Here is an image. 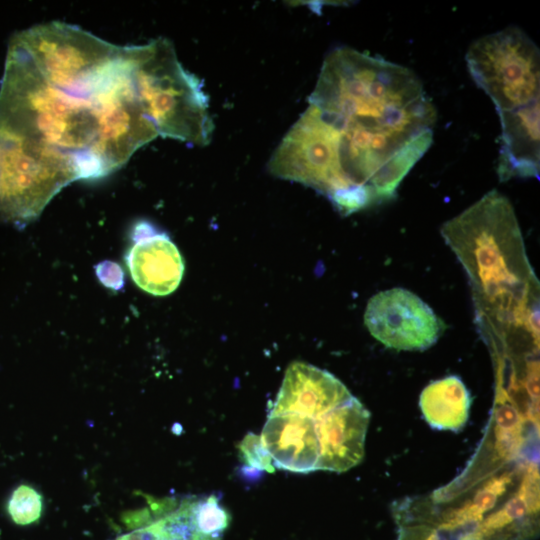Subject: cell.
<instances>
[{
  "mask_svg": "<svg viewBox=\"0 0 540 540\" xmlns=\"http://www.w3.org/2000/svg\"><path fill=\"white\" fill-rule=\"evenodd\" d=\"M136 92L134 67L50 82L8 48L0 127L64 154L79 179L101 178L158 136Z\"/></svg>",
  "mask_w": 540,
  "mask_h": 540,
  "instance_id": "6da1fadb",
  "label": "cell"
},
{
  "mask_svg": "<svg viewBox=\"0 0 540 540\" xmlns=\"http://www.w3.org/2000/svg\"><path fill=\"white\" fill-rule=\"evenodd\" d=\"M441 234L467 272L475 309L539 298L514 209L498 191L443 224Z\"/></svg>",
  "mask_w": 540,
  "mask_h": 540,
  "instance_id": "7a4b0ae2",
  "label": "cell"
},
{
  "mask_svg": "<svg viewBox=\"0 0 540 540\" xmlns=\"http://www.w3.org/2000/svg\"><path fill=\"white\" fill-rule=\"evenodd\" d=\"M134 80L158 136L197 146L210 142L214 126L203 84L183 67L169 40L135 45Z\"/></svg>",
  "mask_w": 540,
  "mask_h": 540,
  "instance_id": "3957f363",
  "label": "cell"
},
{
  "mask_svg": "<svg viewBox=\"0 0 540 540\" xmlns=\"http://www.w3.org/2000/svg\"><path fill=\"white\" fill-rule=\"evenodd\" d=\"M75 180L78 174L67 156L0 127V221L22 225L34 220Z\"/></svg>",
  "mask_w": 540,
  "mask_h": 540,
  "instance_id": "277c9868",
  "label": "cell"
},
{
  "mask_svg": "<svg viewBox=\"0 0 540 540\" xmlns=\"http://www.w3.org/2000/svg\"><path fill=\"white\" fill-rule=\"evenodd\" d=\"M465 59L474 82L498 113L539 100V49L521 29L509 27L477 39Z\"/></svg>",
  "mask_w": 540,
  "mask_h": 540,
  "instance_id": "5b68a950",
  "label": "cell"
},
{
  "mask_svg": "<svg viewBox=\"0 0 540 540\" xmlns=\"http://www.w3.org/2000/svg\"><path fill=\"white\" fill-rule=\"evenodd\" d=\"M272 175L301 183L327 197L337 209L344 195L335 127L309 105L272 154Z\"/></svg>",
  "mask_w": 540,
  "mask_h": 540,
  "instance_id": "8992f818",
  "label": "cell"
},
{
  "mask_svg": "<svg viewBox=\"0 0 540 540\" xmlns=\"http://www.w3.org/2000/svg\"><path fill=\"white\" fill-rule=\"evenodd\" d=\"M364 323L370 334L388 348L414 351L434 345L445 324L431 307L409 290L392 288L368 301Z\"/></svg>",
  "mask_w": 540,
  "mask_h": 540,
  "instance_id": "52a82bcc",
  "label": "cell"
},
{
  "mask_svg": "<svg viewBox=\"0 0 540 540\" xmlns=\"http://www.w3.org/2000/svg\"><path fill=\"white\" fill-rule=\"evenodd\" d=\"M132 239L126 265L135 284L156 296L174 292L184 274V261L170 237L141 221L135 225Z\"/></svg>",
  "mask_w": 540,
  "mask_h": 540,
  "instance_id": "ba28073f",
  "label": "cell"
},
{
  "mask_svg": "<svg viewBox=\"0 0 540 540\" xmlns=\"http://www.w3.org/2000/svg\"><path fill=\"white\" fill-rule=\"evenodd\" d=\"M370 413L354 396L315 419L318 470L345 472L364 457Z\"/></svg>",
  "mask_w": 540,
  "mask_h": 540,
  "instance_id": "9c48e42d",
  "label": "cell"
},
{
  "mask_svg": "<svg viewBox=\"0 0 540 540\" xmlns=\"http://www.w3.org/2000/svg\"><path fill=\"white\" fill-rule=\"evenodd\" d=\"M352 396L330 372L295 361L288 366L269 413L291 412L317 419Z\"/></svg>",
  "mask_w": 540,
  "mask_h": 540,
  "instance_id": "30bf717a",
  "label": "cell"
},
{
  "mask_svg": "<svg viewBox=\"0 0 540 540\" xmlns=\"http://www.w3.org/2000/svg\"><path fill=\"white\" fill-rule=\"evenodd\" d=\"M260 438L274 467L298 473L318 470L315 419L291 412L269 413Z\"/></svg>",
  "mask_w": 540,
  "mask_h": 540,
  "instance_id": "8fae6325",
  "label": "cell"
},
{
  "mask_svg": "<svg viewBox=\"0 0 540 540\" xmlns=\"http://www.w3.org/2000/svg\"><path fill=\"white\" fill-rule=\"evenodd\" d=\"M498 114L502 130L497 162L500 180L539 178V100Z\"/></svg>",
  "mask_w": 540,
  "mask_h": 540,
  "instance_id": "7c38bea8",
  "label": "cell"
},
{
  "mask_svg": "<svg viewBox=\"0 0 540 540\" xmlns=\"http://www.w3.org/2000/svg\"><path fill=\"white\" fill-rule=\"evenodd\" d=\"M198 497L148 498L147 506L126 516L125 540H217L202 534L195 522Z\"/></svg>",
  "mask_w": 540,
  "mask_h": 540,
  "instance_id": "4fadbf2b",
  "label": "cell"
},
{
  "mask_svg": "<svg viewBox=\"0 0 540 540\" xmlns=\"http://www.w3.org/2000/svg\"><path fill=\"white\" fill-rule=\"evenodd\" d=\"M471 402L464 382L450 375L428 384L420 395L419 405L431 427L456 432L466 424Z\"/></svg>",
  "mask_w": 540,
  "mask_h": 540,
  "instance_id": "5bb4252c",
  "label": "cell"
},
{
  "mask_svg": "<svg viewBox=\"0 0 540 540\" xmlns=\"http://www.w3.org/2000/svg\"><path fill=\"white\" fill-rule=\"evenodd\" d=\"M194 516L198 530L217 540H221L230 521L228 512L214 494L197 499Z\"/></svg>",
  "mask_w": 540,
  "mask_h": 540,
  "instance_id": "9a60e30c",
  "label": "cell"
},
{
  "mask_svg": "<svg viewBox=\"0 0 540 540\" xmlns=\"http://www.w3.org/2000/svg\"><path fill=\"white\" fill-rule=\"evenodd\" d=\"M41 495L32 487L20 485L9 498L7 510L12 520L19 525L37 521L42 513Z\"/></svg>",
  "mask_w": 540,
  "mask_h": 540,
  "instance_id": "2e32d148",
  "label": "cell"
},
{
  "mask_svg": "<svg viewBox=\"0 0 540 540\" xmlns=\"http://www.w3.org/2000/svg\"><path fill=\"white\" fill-rule=\"evenodd\" d=\"M238 448L242 461L250 468L257 471H274L271 456L262 444L260 436L248 433Z\"/></svg>",
  "mask_w": 540,
  "mask_h": 540,
  "instance_id": "e0dca14e",
  "label": "cell"
},
{
  "mask_svg": "<svg viewBox=\"0 0 540 540\" xmlns=\"http://www.w3.org/2000/svg\"><path fill=\"white\" fill-rule=\"evenodd\" d=\"M397 540H466L460 530L445 525L433 527L414 525L402 527Z\"/></svg>",
  "mask_w": 540,
  "mask_h": 540,
  "instance_id": "ac0fdd59",
  "label": "cell"
},
{
  "mask_svg": "<svg viewBox=\"0 0 540 540\" xmlns=\"http://www.w3.org/2000/svg\"><path fill=\"white\" fill-rule=\"evenodd\" d=\"M96 275L99 281L113 290H120L124 285L122 268L115 262L103 261L96 266Z\"/></svg>",
  "mask_w": 540,
  "mask_h": 540,
  "instance_id": "d6986e66",
  "label": "cell"
}]
</instances>
